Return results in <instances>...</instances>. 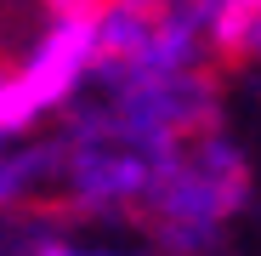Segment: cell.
<instances>
[{
    "mask_svg": "<svg viewBox=\"0 0 261 256\" xmlns=\"http://www.w3.org/2000/svg\"><path fill=\"white\" fill-rule=\"evenodd\" d=\"M250 199V159L227 131H199L153 165L142 199L159 256H204Z\"/></svg>",
    "mask_w": 261,
    "mask_h": 256,
    "instance_id": "cell-1",
    "label": "cell"
},
{
    "mask_svg": "<svg viewBox=\"0 0 261 256\" xmlns=\"http://www.w3.org/2000/svg\"><path fill=\"white\" fill-rule=\"evenodd\" d=\"M57 143V171L51 188L85 211V217H114V211H142L148 188H153V154L137 148L119 125L108 120L102 103H74L68 125Z\"/></svg>",
    "mask_w": 261,
    "mask_h": 256,
    "instance_id": "cell-2",
    "label": "cell"
},
{
    "mask_svg": "<svg viewBox=\"0 0 261 256\" xmlns=\"http://www.w3.org/2000/svg\"><path fill=\"white\" fill-rule=\"evenodd\" d=\"M51 171H57V143L51 137L46 143L29 137V143L0 148V211H17L40 188H51Z\"/></svg>",
    "mask_w": 261,
    "mask_h": 256,
    "instance_id": "cell-3",
    "label": "cell"
},
{
    "mask_svg": "<svg viewBox=\"0 0 261 256\" xmlns=\"http://www.w3.org/2000/svg\"><path fill=\"white\" fill-rule=\"evenodd\" d=\"M34 256H159V250H137V245H85V239H40Z\"/></svg>",
    "mask_w": 261,
    "mask_h": 256,
    "instance_id": "cell-4",
    "label": "cell"
},
{
    "mask_svg": "<svg viewBox=\"0 0 261 256\" xmlns=\"http://www.w3.org/2000/svg\"><path fill=\"white\" fill-rule=\"evenodd\" d=\"M40 6H46L51 17H91L102 0H40Z\"/></svg>",
    "mask_w": 261,
    "mask_h": 256,
    "instance_id": "cell-5",
    "label": "cell"
},
{
    "mask_svg": "<svg viewBox=\"0 0 261 256\" xmlns=\"http://www.w3.org/2000/svg\"><path fill=\"white\" fill-rule=\"evenodd\" d=\"M239 57H261V6L244 17V34H239Z\"/></svg>",
    "mask_w": 261,
    "mask_h": 256,
    "instance_id": "cell-6",
    "label": "cell"
}]
</instances>
